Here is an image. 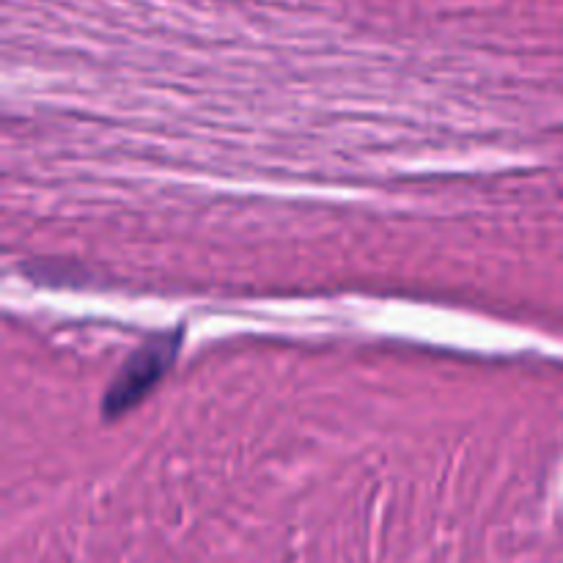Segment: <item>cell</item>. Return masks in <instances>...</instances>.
<instances>
[{
  "label": "cell",
  "instance_id": "6da1fadb",
  "mask_svg": "<svg viewBox=\"0 0 563 563\" xmlns=\"http://www.w3.org/2000/svg\"><path fill=\"white\" fill-rule=\"evenodd\" d=\"M179 344L181 333H165L148 341L146 346H141V350L121 366L113 385H110L108 394H104V418H119L121 412L135 407L137 401L163 379V374L168 372L174 357L179 355Z\"/></svg>",
  "mask_w": 563,
  "mask_h": 563
}]
</instances>
